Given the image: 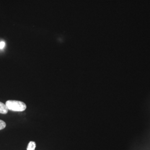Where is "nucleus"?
I'll return each mask as SVG.
<instances>
[{"mask_svg": "<svg viewBox=\"0 0 150 150\" xmlns=\"http://www.w3.org/2000/svg\"><path fill=\"white\" fill-rule=\"evenodd\" d=\"M6 105L8 110L15 112H22L26 109V105L24 102L16 101V100H8L6 102Z\"/></svg>", "mask_w": 150, "mask_h": 150, "instance_id": "obj_1", "label": "nucleus"}, {"mask_svg": "<svg viewBox=\"0 0 150 150\" xmlns=\"http://www.w3.org/2000/svg\"><path fill=\"white\" fill-rule=\"evenodd\" d=\"M8 111V109L6 105L2 102H0V113L2 114H6Z\"/></svg>", "mask_w": 150, "mask_h": 150, "instance_id": "obj_2", "label": "nucleus"}, {"mask_svg": "<svg viewBox=\"0 0 150 150\" xmlns=\"http://www.w3.org/2000/svg\"><path fill=\"white\" fill-rule=\"evenodd\" d=\"M36 147V143L34 141H30L27 146V150H35Z\"/></svg>", "mask_w": 150, "mask_h": 150, "instance_id": "obj_3", "label": "nucleus"}, {"mask_svg": "<svg viewBox=\"0 0 150 150\" xmlns=\"http://www.w3.org/2000/svg\"><path fill=\"white\" fill-rule=\"evenodd\" d=\"M6 126L5 122L0 120V130L5 129Z\"/></svg>", "mask_w": 150, "mask_h": 150, "instance_id": "obj_4", "label": "nucleus"}, {"mask_svg": "<svg viewBox=\"0 0 150 150\" xmlns=\"http://www.w3.org/2000/svg\"><path fill=\"white\" fill-rule=\"evenodd\" d=\"M6 43L4 41H1L0 42V50L4 49L5 47Z\"/></svg>", "mask_w": 150, "mask_h": 150, "instance_id": "obj_5", "label": "nucleus"}]
</instances>
